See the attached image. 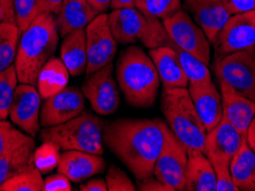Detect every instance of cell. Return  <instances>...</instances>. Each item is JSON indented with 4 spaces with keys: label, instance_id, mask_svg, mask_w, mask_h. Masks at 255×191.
I'll use <instances>...</instances> for the list:
<instances>
[{
    "label": "cell",
    "instance_id": "1",
    "mask_svg": "<svg viewBox=\"0 0 255 191\" xmlns=\"http://www.w3.org/2000/svg\"><path fill=\"white\" fill-rule=\"evenodd\" d=\"M169 126L161 119H116L106 123L104 141L137 180L153 174Z\"/></svg>",
    "mask_w": 255,
    "mask_h": 191
},
{
    "label": "cell",
    "instance_id": "2",
    "mask_svg": "<svg viewBox=\"0 0 255 191\" xmlns=\"http://www.w3.org/2000/svg\"><path fill=\"white\" fill-rule=\"evenodd\" d=\"M55 16L42 13L21 32L14 66L21 84H37V77L45 63L53 58L59 44Z\"/></svg>",
    "mask_w": 255,
    "mask_h": 191
},
{
    "label": "cell",
    "instance_id": "3",
    "mask_svg": "<svg viewBox=\"0 0 255 191\" xmlns=\"http://www.w3.org/2000/svg\"><path fill=\"white\" fill-rule=\"evenodd\" d=\"M116 79L127 102L134 108H149L154 104L160 78L151 56L139 46L122 52L116 63Z\"/></svg>",
    "mask_w": 255,
    "mask_h": 191
},
{
    "label": "cell",
    "instance_id": "4",
    "mask_svg": "<svg viewBox=\"0 0 255 191\" xmlns=\"http://www.w3.org/2000/svg\"><path fill=\"white\" fill-rule=\"evenodd\" d=\"M161 110L174 135L185 145L187 151L205 152L207 132L185 87H163Z\"/></svg>",
    "mask_w": 255,
    "mask_h": 191
},
{
    "label": "cell",
    "instance_id": "5",
    "mask_svg": "<svg viewBox=\"0 0 255 191\" xmlns=\"http://www.w3.org/2000/svg\"><path fill=\"white\" fill-rule=\"evenodd\" d=\"M106 123L91 112L83 111L77 117L57 126L45 127L42 142H52L60 150H77L95 155L104 153V128Z\"/></svg>",
    "mask_w": 255,
    "mask_h": 191
},
{
    "label": "cell",
    "instance_id": "6",
    "mask_svg": "<svg viewBox=\"0 0 255 191\" xmlns=\"http://www.w3.org/2000/svg\"><path fill=\"white\" fill-rule=\"evenodd\" d=\"M108 21L114 38L122 45L140 41L145 47L152 50L174 44L162 21L147 16L136 7L115 9L108 15Z\"/></svg>",
    "mask_w": 255,
    "mask_h": 191
},
{
    "label": "cell",
    "instance_id": "7",
    "mask_svg": "<svg viewBox=\"0 0 255 191\" xmlns=\"http://www.w3.org/2000/svg\"><path fill=\"white\" fill-rule=\"evenodd\" d=\"M214 71L219 80L255 102V48L216 58Z\"/></svg>",
    "mask_w": 255,
    "mask_h": 191
},
{
    "label": "cell",
    "instance_id": "8",
    "mask_svg": "<svg viewBox=\"0 0 255 191\" xmlns=\"http://www.w3.org/2000/svg\"><path fill=\"white\" fill-rule=\"evenodd\" d=\"M162 23L175 46L209 64L211 43L201 28L185 10L179 9L163 20Z\"/></svg>",
    "mask_w": 255,
    "mask_h": 191
},
{
    "label": "cell",
    "instance_id": "9",
    "mask_svg": "<svg viewBox=\"0 0 255 191\" xmlns=\"http://www.w3.org/2000/svg\"><path fill=\"white\" fill-rule=\"evenodd\" d=\"M216 58L255 48V9L231 15L213 41Z\"/></svg>",
    "mask_w": 255,
    "mask_h": 191
},
{
    "label": "cell",
    "instance_id": "10",
    "mask_svg": "<svg viewBox=\"0 0 255 191\" xmlns=\"http://www.w3.org/2000/svg\"><path fill=\"white\" fill-rule=\"evenodd\" d=\"M86 37V74H91L111 64L118 50V41L110 27L107 14H99L85 28Z\"/></svg>",
    "mask_w": 255,
    "mask_h": 191
},
{
    "label": "cell",
    "instance_id": "11",
    "mask_svg": "<svg viewBox=\"0 0 255 191\" xmlns=\"http://www.w3.org/2000/svg\"><path fill=\"white\" fill-rule=\"evenodd\" d=\"M187 168V149L171 129L163 150L153 168V175L171 191H184Z\"/></svg>",
    "mask_w": 255,
    "mask_h": 191
},
{
    "label": "cell",
    "instance_id": "12",
    "mask_svg": "<svg viewBox=\"0 0 255 191\" xmlns=\"http://www.w3.org/2000/svg\"><path fill=\"white\" fill-rule=\"evenodd\" d=\"M114 65L108 64L89 74L82 92L98 115H112L120 107V93L114 78Z\"/></svg>",
    "mask_w": 255,
    "mask_h": 191
},
{
    "label": "cell",
    "instance_id": "13",
    "mask_svg": "<svg viewBox=\"0 0 255 191\" xmlns=\"http://www.w3.org/2000/svg\"><path fill=\"white\" fill-rule=\"evenodd\" d=\"M40 96L35 85L20 84L15 89L8 117L17 127L30 136L40 130Z\"/></svg>",
    "mask_w": 255,
    "mask_h": 191
},
{
    "label": "cell",
    "instance_id": "14",
    "mask_svg": "<svg viewBox=\"0 0 255 191\" xmlns=\"http://www.w3.org/2000/svg\"><path fill=\"white\" fill-rule=\"evenodd\" d=\"M85 109L83 92L75 86L67 87L58 94L45 100L40 109V125L45 127L57 126L70 121Z\"/></svg>",
    "mask_w": 255,
    "mask_h": 191
},
{
    "label": "cell",
    "instance_id": "15",
    "mask_svg": "<svg viewBox=\"0 0 255 191\" xmlns=\"http://www.w3.org/2000/svg\"><path fill=\"white\" fill-rule=\"evenodd\" d=\"M244 137L227 119L222 118L206 136L205 155L212 164L229 165L242 147Z\"/></svg>",
    "mask_w": 255,
    "mask_h": 191
},
{
    "label": "cell",
    "instance_id": "16",
    "mask_svg": "<svg viewBox=\"0 0 255 191\" xmlns=\"http://www.w3.org/2000/svg\"><path fill=\"white\" fill-rule=\"evenodd\" d=\"M220 81L223 118L231 124L244 137L255 116V102L247 99L223 80Z\"/></svg>",
    "mask_w": 255,
    "mask_h": 191
},
{
    "label": "cell",
    "instance_id": "17",
    "mask_svg": "<svg viewBox=\"0 0 255 191\" xmlns=\"http://www.w3.org/2000/svg\"><path fill=\"white\" fill-rule=\"evenodd\" d=\"M194 22L205 32L211 45L230 18L231 14L221 0H183Z\"/></svg>",
    "mask_w": 255,
    "mask_h": 191
},
{
    "label": "cell",
    "instance_id": "18",
    "mask_svg": "<svg viewBox=\"0 0 255 191\" xmlns=\"http://www.w3.org/2000/svg\"><path fill=\"white\" fill-rule=\"evenodd\" d=\"M106 167L100 155L77 150H65L60 157L58 172L66 175L71 182L78 183L103 173Z\"/></svg>",
    "mask_w": 255,
    "mask_h": 191
},
{
    "label": "cell",
    "instance_id": "19",
    "mask_svg": "<svg viewBox=\"0 0 255 191\" xmlns=\"http://www.w3.org/2000/svg\"><path fill=\"white\" fill-rule=\"evenodd\" d=\"M187 89L206 132H211L223 118L221 93L213 81L205 85H189Z\"/></svg>",
    "mask_w": 255,
    "mask_h": 191
},
{
    "label": "cell",
    "instance_id": "20",
    "mask_svg": "<svg viewBox=\"0 0 255 191\" xmlns=\"http://www.w3.org/2000/svg\"><path fill=\"white\" fill-rule=\"evenodd\" d=\"M98 15L88 0H63L59 12L54 15L59 35L65 38L77 30L85 29Z\"/></svg>",
    "mask_w": 255,
    "mask_h": 191
},
{
    "label": "cell",
    "instance_id": "21",
    "mask_svg": "<svg viewBox=\"0 0 255 191\" xmlns=\"http://www.w3.org/2000/svg\"><path fill=\"white\" fill-rule=\"evenodd\" d=\"M163 87H189V79L183 70L178 55L171 46H161L148 51Z\"/></svg>",
    "mask_w": 255,
    "mask_h": 191
},
{
    "label": "cell",
    "instance_id": "22",
    "mask_svg": "<svg viewBox=\"0 0 255 191\" xmlns=\"http://www.w3.org/2000/svg\"><path fill=\"white\" fill-rule=\"evenodd\" d=\"M186 191H216V175L214 167L205 155L198 150L187 151Z\"/></svg>",
    "mask_w": 255,
    "mask_h": 191
},
{
    "label": "cell",
    "instance_id": "23",
    "mask_svg": "<svg viewBox=\"0 0 255 191\" xmlns=\"http://www.w3.org/2000/svg\"><path fill=\"white\" fill-rule=\"evenodd\" d=\"M35 145V140L30 136L27 141L15 145L0 156V186L22 172L35 167L33 163Z\"/></svg>",
    "mask_w": 255,
    "mask_h": 191
},
{
    "label": "cell",
    "instance_id": "24",
    "mask_svg": "<svg viewBox=\"0 0 255 191\" xmlns=\"http://www.w3.org/2000/svg\"><path fill=\"white\" fill-rule=\"evenodd\" d=\"M60 54L71 76L77 77L83 74L88 63L85 29L77 30L66 36L60 48Z\"/></svg>",
    "mask_w": 255,
    "mask_h": 191
},
{
    "label": "cell",
    "instance_id": "25",
    "mask_svg": "<svg viewBox=\"0 0 255 191\" xmlns=\"http://www.w3.org/2000/svg\"><path fill=\"white\" fill-rule=\"evenodd\" d=\"M69 71L61 59L53 56L45 63L37 77V89L44 100L58 94L69 82Z\"/></svg>",
    "mask_w": 255,
    "mask_h": 191
},
{
    "label": "cell",
    "instance_id": "26",
    "mask_svg": "<svg viewBox=\"0 0 255 191\" xmlns=\"http://www.w3.org/2000/svg\"><path fill=\"white\" fill-rule=\"evenodd\" d=\"M231 177L239 190L255 191V152L246 138L230 164Z\"/></svg>",
    "mask_w": 255,
    "mask_h": 191
},
{
    "label": "cell",
    "instance_id": "27",
    "mask_svg": "<svg viewBox=\"0 0 255 191\" xmlns=\"http://www.w3.org/2000/svg\"><path fill=\"white\" fill-rule=\"evenodd\" d=\"M20 35L16 24L0 23V72L14 64Z\"/></svg>",
    "mask_w": 255,
    "mask_h": 191
},
{
    "label": "cell",
    "instance_id": "28",
    "mask_svg": "<svg viewBox=\"0 0 255 191\" xmlns=\"http://www.w3.org/2000/svg\"><path fill=\"white\" fill-rule=\"evenodd\" d=\"M171 47L174 48L178 55L182 68L184 70L187 79H189V85H205L212 81L208 64L200 61L192 54L175 46L174 44L171 45Z\"/></svg>",
    "mask_w": 255,
    "mask_h": 191
},
{
    "label": "cell",
    "instance_id": "29",
    "mask_svg": "<svg viewBox=\"0 0 255 191\" xmlns=\"http://www.w3.org/2000/svg\"><path fill=\"white\" fill-rule=\"evenodd\" d=\"M0 191H44V179L36 166L7 180L0 186Z\"/></svg>",
    "mask_w": 255,
    "mask_h": 191
},
{
    "label": "cell",
    "instance_id": "30",
    "mask_svg": "<svg viewBox=\"0 0 255 191\" xmlns=\"http://www.w3.org/2000/svg\"><path fill=\"white\" fill-rule=\"evenodd\" d=\"M136 8L149 17L163 21L182 9V0H136Z\"/></svg>",
    "mask_w": 255,
    "mask_h": 191
},
{
    "label": "cell",
    "instance_id": "31",
    "mask_svg": "<svg viewBox=\"0 0 255 191\" xmlns=\"http://www.w3.org/2000/svg\"><path fill=\"white\" fill-rule=\"evenodd\" d=\"M17 74L14 64L0 72V118L6 119L17 87Z\"/></svg>",
    "mask_w": 255,
    "mask_h": 191
},
{
    "label": "cell",
    "instance_id": "32",
    "mask_svg": "<svg viewBox=\"0 0 255 191\" xmlns=\"http://www.w3.org/2000/svg\"><path fill=\"white\" fill-rule=\"evenodd\" d=\"M15 23L20 32L24 31L37 16L45 12L42 0H14Z\"/></svg>",
    "mask_w": 255,
    "mask_h": 191
},
{
    "label": "cell",
    "instance_id": "33",
    "mask_svg": "<svg viewBox=\"0 0 255 191\" xmlns=\"http://www.w3.org/2000/svg\"><path fill=\"white\" fill-rule=\"evenodd\" d=\"M60 148L52 142H43L33 151V163L42 174H48L58 168L60 162Z\"/></svg>",
    "mask_w": 255,
    "mask_h": 191
},
{
    "label": "cell",
    "instance_id": "34",
    "mask_svg": "<svg viewBox=\"0 0 255 191\" xmlns=\"http://www.w3.org/2000/svg\"><path fill=\"white\" fill-rule=\"evenodd\" d=\"M30 135L18 130L16 127L12 125V123L7 122L6 119L0 121V156L12 149L15 145L27 141Z\"/></svg>",
    "mask_w": 255,
    "mask_h": 191
},
{
    "label": "cell",
    "instance_id": "35",
    "mask_svg": "<svg viewBox=\"0 0 255 191\" xmlns=\"http://www.w3.org/2000/svg\"><path fill=\"white\" fill-rule=\"evenodd\" d=\"M107 189L110 191H134L137 187L133 185L129 177L115 165H111L106 175Z\"/></svg>",
    "mask_w": 255,
    "mask_h": 191
},
{
    "label": "cell",
    "instance_id": "36",
    "mask_svg": "<svg viewBox=\"0 0 255 191\" xmlns=\"http://www.w3.org/2000/svg\"><path fill=\"white\" fill-rule=\"evenodd\" d=\"M216 175V191H239L231 177L230 166L224 164H212Z\"/></svg>",
    "mask_w": 255,
    "mask_h": 191
},
{
    "label": "cell",
    "instance_id": "37",
    "mask_svg": "<svg viewBox=\"0 0 255 191\" xmlns=\"http://www.w3.org/2000/svg\"><path fill=\"white\" fill-rule=\"evenodd\" d=\"M71 181L61 173L51 174L44 180V191H71Z\"/></svg>",
    "mask_w": 255,
    "mask_h": 191
},
{
    "label": "cell",
    "instance_id": "38",
    "mask_svg": "<svg viewBox=\"0 0 255 191\" xmlns=\"http://www.w3.org/2000/svg\"><path fill=\"white\" fill-rule=\"evenodd\" d=\"M231 15L255 9V0H221Z\"/></svg>",
    "mask_w": 255,
    "mask_h": 191
},
{
    "label": "cell",
    "instance_id": "39",
    "mask_svg": "<svg viewBox=\"0 0 255 191\" xmlns=\"http://www.w3.org/2000/svg\"><path fill=\"white\" fill-rule=\"evenodd\" d=\"M137 190L140 191H171L166 185H163L160 180H157L154 175H148V177L137 180Z\"/></svg>",
    "mask_w": 255,
    "mask_h": 191
},
{
    "label": "cell",
    "instance_id": "40",
    "mask_svg": "<svg viewBox=\"0 0 255 191\" xmlns=\"http://www.w3.org/2000/svg\"><path fill=\"white\" fill-rule=\"evenodd\" d=\"M0 23H15L14 0H0Z\"/></svg>",
    "mask_w": 255,
    "mask_h": 191
},
{
    "label": "cell",
    "instance_id": "41",
    "mask_svg": "<svg viewBox=\"0 0 255 191\" xmlns=\"http://www.w3.org/2000/svg\"><path fill=\"white\" fill-rule=\"evenodd\" d=\"M81 191H107L106 180L91 179L80 186Z\"/></svg>",
    "mask_w": 255,
    "mask_h": 191
},
{
    "label": "cell",
    "instance_id": "42",
    "mask_svg": "<svg viewBox=\"0 0 255 191\" xmlns=\"http://www.w3.org/2000/svg\"><path fill=\"white\" fill-rule=\"evenodd\" d=\"M90 5L95 8L98 14H103L111 8L112 0H88Z\"/></svg>",
    "mask_w": 255,
    "mask_h": 191
},
{
    "label": "cell",
    "instance_id": "43",
    "mask_svg": "<svg viewBox=\"0 0 255 191\" xmlns=\"http://www.w3.org/2000/svg\"><path fill=\"white\" fill-rule=\"evenodd\" d=\"M62 1L63 0H42L45 12L51 13L53 15H55L59 12Z\"/></svg>",
    "mask_w": 255,
    "mask_h": 191
},
{
    "label": "cell",
    "instance_id": "44",
    "mask_svg": "<svg viewBox=\"0 0 255 191\" xmlns=\"http://www.w3.org/2000/svg\"><path fill=\"white\" fill-rule=\"evenodd\" d=\"M136 7V0H112L111 8L115 9H123V8H132Z\"/></svg>",
    "mask_w": 255,
    "mask_h": 191
},
{
    "label": "cell",
    "instance_id": "45",
    "mask_svg": "<svg viewBox=\"0 0 255 191\" xmlns=\"http://www.w3.org/2000/svg\"><path fill=\"white\" fill-rule=\"evenodd\" d=\"M246 141L251 147V149H252V150L255 152V116H254L252 123H251L249 129H247Z\"/></svg>",
    "mask_w": 255,
    "mask_h": 191
},
{
    "label": "cell",
    "instance_id": "46",
    "mask_svg": "<svg viewBox=\"0 0 255 191\" xmlns=\"http://www.w3.org/2000/svg\"><path fill=\"white\" fill-rule=\"evenodd\" d=\"M0 121H1V118H0Z\"/></svg>",
    "mask_w": 255,
    "mask_h": 191
}]
</instances>
